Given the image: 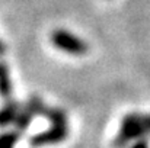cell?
<instances>
[{"label":"cell","instance_id":"cell-1","mask_svg":"<svg viewBox=\"0 0 150 148\" xmlns=\"http://www.w3.org/2000/svg\"><path fill=\"white\" fill-rule=\"evenodd\" d=\"M150 138V115L128 113L121 119V128L112 141L114 148H128L131 142Z\"/></svg>","mask_w":150,"mask_h":148},{"label":"cell","instance_id":"cell-2","mask_svg":"<svg viewBox=\"0 0 150 148\" xmlns=\"http://www.w3.org/2000/svg\"><path fill=\"white\" fill-rule=\"evenodd\" d=\"M51 42L55 48L61 49L66 54L76 55V57L85 55L89 49L88 44L82 38H79L74 34H71L69 31H64V29L54 31L52 35H51Z\"/></svg>","mask_w":150,"mask_h":148},{"label":"cell","instance_id":"cell-3","mask_svg":"<svg viewBox=\"0 0 150 148\" xmlns=\"http://www.w3.org/2000/svg\"><path fill=\"white\" fill-rule=\"evenodd\" d=\"M67 137H69V128L67 126L51 125V128H48V129L32 135L31 140H29V144L35 148L45 147V145H54V144L66 141Z\"/></svg>","mask_w":150,"mask_h":148},{"label":"cell","instance_id":"cell-4","mask_svg":"<svg viewBox=\"0 0 150 148\" xmlns=\"http://www.w3.org/2000/svg\"><path fill=\"white\" fill-rule=\"evenodd\" d=\"M22 105L13 99H7L1 107V116H0V121H1V126H7L10 123H15L16 121V116L21 110Z\"/></svg>","mask_w":150,"mask_h":148},{"label":"cell","instance_id":"cell-5","mask_svg":"<svg viewBox=\"0 0 150 148\" xmlns=\"http://www.w3.org/2000/svg\"><path fill=\"white\" fill-rule=\"evenodd\" d=\"M34 116H35L34 112H32L26 105H22V107H21V110H19V113H18V116H16V121H15V123H13L15 129L19 131V132H25V131L29 128V125H31Z\"/></svg>","mask_w":150,"mask_h":148},{"label":"cell","instance_id":"cell-6","mask_svg":"<svg viewBox=\"0 0 150 148\" xmlns=\"http://www.w3.org/2000/svg\"><path fill=\"white\" fill-rule=\"evenodd\" d=\"M0 86H1V96L3 99H10L12 95V81H10V74L6 62H1V70H0Z\"/></svg>","mask_w":150,"mask_h":148},{"label":"cell","instance_id":"cell-7","mask_svg":"<svg viewBox=\"0 0 150 148\" xmlns=\"http://www.w3.org/2000/svg\"><path fill=\"white\" fill-rule=\"evenodd\" d=\"M48 121L51 122V125H63L67 126V115L63 109L60 107H48L45 116Z\"/></svg>","mask_w":150,"mask_h":148},{"label":"cell","instance_id":"cell-8","mask_svg":"<svg viewBox=\"0 0 150 148\" xmlns=\"http://www.w3.org/2000/svg\"><path fill=\"white\" fill-rule=\"evenodd\" d=\"M25 105L34 112L35 116H42V118L45 116V113H47V110H48V107H50V106H47V105L42 102V99H40L38 96H31Z\"/></svg>","mask_w":150,"mask_h":148},{"label":"cell","instance_id":"cell-9","mask_svg":"<svg viewBox=\"0 0 150 148\" xmlns=\"http://www.w3.org/2000/svg\"><path fill=\"white\" fill-rule=\"evenodd\" d=\"M19 137H21V132L16 129L3 132L0 138V148H15L16 142L19 141Z\"/></svg>","mask_w":150,"mask_h":148},{"label":"cell","instance_id":"cell-10","mask_svg":"<svg viewBox=\"0 0 150 148\" xmlns=\"http://www.w3.org/2000/svg\"><path fill=\"white\" fill-rule=\"evenodd\" d=\"M130 148H149V138H142L134 141V144H131Z\"/></svg>","mask_w":150,"mask_h":148}]
</instances>
